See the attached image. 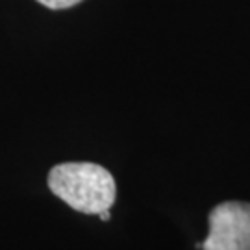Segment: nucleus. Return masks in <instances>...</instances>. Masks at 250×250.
Listing matches in <instances>:
<instances>
[{"instance_id": "f257e3e1", "label": "nucleus", "mask_w": 250, "mask_h": 250, "mask_svg": "<svg viewBox=\"0 0 250 250\" xmlns=\"http://www.w3.org/2000/svg\"><path fill=\"white\" fill-rule=\"evenodd\" d=\"M48 188L72 209L87 215L109 211L117 195L111 172L89 161H69L52 167Z\"/></svg>"}, {"instance_id": "f03ea898", "label": "nucleus", "mask_w": 250, "mask_h": 250, "mask_svg": "<svg viewBox=\"0 0 250 250\" xmlns=\"http://www.w3.org/2000/svg\"><path fill=\"white\" fill-rule=\"evenodd\" d=\"M204 250H250V204L223 202L209 213V232Z\"/></svg>"}, {"instance_id": "7ed1b4c3", "label": "nucleus", "mask_w": 250, "mask_h": 250, "mask_svg": "<svg viewBox=\"0 0 250 250\" xmlns=\"http://www.w3.org/2000/svg\"><path fill=\"white\" fill-rule=\"evenodd\" d=\"M37 2L48 9H69L76 4H80L82 0H37Z\"/></svg>"}, {"instance_id": "20e7f679", "label": "nucleus", "mask_w": 250, "mask_h": 250, "mask_svg": "<svg viewBox=\"0 0 250 250\" xmlns=\"http://www.w3.org/2000/svg\"><path fill=\"white\" fill-rule=\"evenodd\" d=\"M100 219H102V221H109V211H102V213H100Z\"/></svg>"}]
</instances>
